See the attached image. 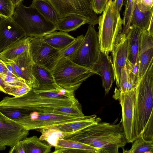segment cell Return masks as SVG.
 Wrapping results in <instances>:
<instances>
[{
	"mask_svg": "<svg viewBox=\"0 0 153 153\" xmlns=\"http://www.w3.org/2000/svg\"><path fill=\"white\" fill-rule=\"evenodd\" d=\"M153 38L149 35L147 30L142 31L140 37L137 58L139 82L153 61Z\"/></svg>",
	"mask_w": 153,
	"mask_h": 153,
	"instance_id": "obj_14",
	"label": "cell"
},
{
	"mask_svg": "<svg viewBox=\"0 0 153 153\" xmlns=\"http://www.w3.org/2000/svg\"><path fill=\"white\" fill-rule=\"evenodd\" d=\"M153 17L150 21L148 29L147 30L149 35L151 37H153Z\"/></svg>",
	"mask_w": 153,
	"mask_h": 153,
	"instance_id": "obj_42",
	"label": "cell"
},
{
	"mask_svg": "<svg viewBox=\"0 0 153 153\" xmlns=\"http://www.w3.org/2000/svg\"><path fill=\"white\" fill-rule=\"evenodd\" d=\"M32 72L39 83V86L36 90L50 91L62 88L56 84L51 71L48 69L34 63Z\"/></svg>",
	"mask_w": 153,
	"mask_h": 153,
	"instance_id": "obj_19",
	"label": "cell"
},
{
	"mask_svg": "<svg viewBox=\"0 0 153 153\" xmlns=\"http://www.w3.org/2000/svg\"><path fill=\"white\" fill-rule=\"evenodd\" d=\"M153 62L135 89L134 117L137 137L141 134L147 141H153Z\"/></svg>",
	"mask_w": 153,
	"mask_h": 153,
	"instance_id": "obj_3",
	"label": "cell"
},
{
	"mask_svg": "<svg viewBox=\"0 0 153 153\" xmlns=\"http://www.w3.org/2000/svg\"><path fill=\"white\" fill-rule=\"evenodd\" d=\"M64 139L78 141L97 149L98 153H118L127 143L121 122L116 124L99 121Z\"/></svg>",
	"mask_w": 153,
	"mask_h": 153,
	"instance_id": "obj_2",
	"label": "cell"
},
{
	"mask_svg": "<svg viewBox=\"0 0 153 153\" xmlns=\"http://www.w3.org/2000/svg\"><path fill=\"white\" fill-rule=\"evenodd\" d=\"M125 9L123 13V28L121 33L127 35L131 25V19L134 9L135 0H126Z\"/></svg>",
	"mask_w": 153,
	"mask_h": 153,
	"instance_id": "obj_31",
	"label": "cell"
},
{
	"mask_svg": "<svg viewBox=\"0 0 153 153\" xmlns=\"http://www.w3.org/2000/svg\"><path fill=\"white\" fill-rule=\"evenodd\" d=\"M53 153H98L96 148L78 141L59 139Z\"/></svg>",
	"mask_w": 153,
	"mask_h": 153,
	"instance_id": "obj_20",
	"label": "cell"
},
{
	"mask_svg": "<svg viewBox=\"0 0 153 153\" xmlns=\"http://www.w3.org/2000/svg\"><path fill=\"white\" fill-rule=\"evenodd\" d=\"M100 51L98 33L94 26L89 25L79 47L68 58L76 64L91 70L98 59Z\"/></svg>",
	"mask_w": 153,
	"mask_h": 153,
	"instance_id": "obj_7",
	"label": "cell"
},
{
	"mask_svg": "<svg viewBox=\"0 0 153 153\" xmlns=\"http://www.w3.org/2000/svg\"><path fill=\"white\" fill-rule=\"evenodd\" d=\"M41 135L39 140L46 142L52 146L55 147L59 139H64L71 132H65L59 129L51 128L39 129Z\"/></svg>",
	"mask_w": 153,
	"mask_h": 153,
	"instance_id": "obj_28",
	"label": "cell"
},
{
	"mask_svg": "<svg viewBox=\"0 0 153 153\" xmlns=\"http://www.w3.org/2000/svg\"><path fill=\"white\" fill-rule=\"evenodd\" d=\"M29 131L0 111V150L14 146L27 137Z\"/></svg>",
	"mask_w": 153,
	"mask_h": 153,
	"instance_id": "obj_12",
	"label": "cell"
},
{
	"mask_svg": "<svg viewBox=\"0 0 153 153\" xmlns=\"http://www.w3.org/2000/svg\"><path fill=\"white\" fill-rule=\"evenodd\" d=\"M100 121L101 119L100 118L96 117L67 123L50 128L59 129L65 132H74L82 130L91 125Z\"/></svg>",
	"mask_w": 153,
	"mask_h": 153,
	"instance_id": "obj_29",
	"label": "cell"
},
{
	"mask_svg": "<svg viewBox=\"0 0 153 153\" xmlns=\"http://www.w3.org/2000/svg\"><path fill=\"white\" fill-rule=\"evenodd\" d=\"M4 62L6 65V66L7 70L12 73L17 77L20 78L17 74H16V72H15L13 67L12 66L11 64L9 62Z\"/></svg>",
	"mask_w": 153,
	"mask_h": 153,
	"instance_id": "obj_41",
	"label": "cell"
},
{
	"mask_svg": "<svg viewBox=\"0 0 153 153\" xmlns=\"http://www.w3.org/2000/svg\"><path fill=\"white\" fill-rule=\"evenodd\" d=\"M57 12L59 18L71 14L79 15L89 25L98 24V19L93 10L90 0H48Z\"/></svg>",
	"mask_w": 153,
	"mask_h": 153,
	"instance_id": "obj_10",
	"label": "cell"
},
{
	"mask_svg": "<svg viewBox=\"0 0 153 153\" xmlns=\"http://www.w3.org/2000/svg\"><path fill=\"white\" fill-rule=\"evenodd\" d=\"M12 19L31 38L41 37L56 30V25L35 7L22 3L15 7Z\"/></svg>",
	"mask_w": 153,
	"mask_h": 153,
	"instance_id": "obj_4",
	"label": "cell"
},
{
	"mask_svg": "<svg viewBox=\"0 0 153 153\" xmlns=\"http://www.w3.org/2000/svg\"><path fill=\"white\" fill-rule=\"evenodd\" d=\"M53 113L67 116L81 117L84 116L81 105L79 103L71 106L58 107L54 109Z\"/></svg>",
	"mask_w": 153,
	"mask_h": 153,
	"instance_id": "obj_32",
	"label": "cell"
},
{
	"mask_svg": "<svg viewBox=\"0 0 153 153\" xmlns=\"http://www.w3.org/2000/svg\"><path fill=\"white\" fill-rule=\"evenodd\" d=\"M125 0H114L113 1L114 7L117 12L120 13L122 7L123 5V1Z\"/></svg>",
	"mask_w": 153,
	"mask_h": 153,
	"instance_id": "obj_40",
	"label": "cell"
},
{
	"mask_svg": "<svg viewBox=\"0 0 153 153\" xmlns=\"http://www.w3.org/2000/svg\"><path fill=\"white\" fill-rule=\"evenodd\" d=\"M10 153H25V150L21 141L19 142L14 146L11 147Z\"/></svg>",
	"mask_w": 153,
	"mask_h": 153,
	"instance_id": "obj_39",
	"label": "cell"
},
{
	"mask_svg": "<svg viewBox=\"0 0 153 153\" xmlns=\"http://www.w3.org/2000/svg\"><path fill=\"white\" fill-rule=\"evenodd\" d=\"M84 36L81 35L75 38V40L66 47L60 51V57L69 58L77 50L83 40Z\"/></svg>",
	"mask_w": 153,
	"mask_h": 153,
	"instance_id": "obj_35",
	"label": "cell"
},
{
	"mask_svg": "<svg viewBox=\"0 0 153 153\" xmlns=\"http://www.w3.org/2000/svg\"><path fill=\"white\" fill-rule=\"evenodd\" d=\"M9 62L19 77L24 80L30 88L36 89L38 88V82L33 74L32 67L34 62L29 48Z\"/></svg>",
	"mask_w": 153,
	"mask_h": 153,
	"instance_id": "obj_13",
	"label": "cell"
},
{
	"mask_svg": "<svg viewBox=\"0 0 153 153\" xmlns=\"http://www.w3.org/2000/svg\"><path fill=\"white\" fill-rule=\"evenodd\" d=\"M0 91L7 94V88L0 76Z\"/></svg>",
	"mask_w": 153,
	"mask_h": 153,
	"instance_id": "obj_44",
	"label": "cell"
},
{
	"mask_svg": "<svg viewBox=\"0 0 153 153\" xmlns=\"http://www.w3.org/2000/svg\"><path fill=\"white\" fill-rule=\"evenodd\" d=\"M26 36L24 31L12 18H0V53L11 44Z\"/></svg>",
	"mask_w": 153,
	"mask_h": 153,
	"instance_id": "obj_16",
	"label": "cell"
},
{
	"mask_svg": "<svg viewBox=\"0 0 153 153\" xmlns=\"http://www.w3.org/2000/svg\"><path fill=\"white\" fill-rule=\"evenodd\" d=\"M135 2L141 11H148L153 8V0H135Z\"/></svg>",
	"mask_w": 153,
	"mask_h": 153,
	"instance_id": "obj_37",
	"label": "cell"
},
{
	"mask_svg": "<svg viewBox=\"0 0 153 153\" xmlns=\"http://www.w3.org/2000/svg\"><path fill=\"white\" fill-rule=\"evenodd\" d=\"M76 98L54 99L31 89L18 97H6L0 101V111L19 124L33 112L53 113L58 107L71 106L79 103Z\"/></svg>",
	"mask_w": 153,
	"mask_h": 153,
	"instance_id": "obj_1",
	"label": "cell"
},
{
	"mask_svg": "<svg viewBox=\"0 0 153 153\" xmlns=\"http://www.w3.org/2000/svg\"><path fill=\"white\" fill-rule=\"evenodd\" d=\"M142 31L138 27L130 25L127 34L128 41V53L126 65L134 74L138 76V66L137 58L140 37Z\"/></svg>",
	"mask_w": 153,
	"mask_h": 153,
	"instance_id": "obj_18",
	"label": "cell"
},
{
	"mask_svg": "<svg viewBox=\"0 0 153 153\" xmlns=\"http://www.w3.org/2000/svg\"><path fill=\"white\" fill-rule=\"evenodd\" d=\"M29 52L34 62L51 71L60 58V51L41 37L30 38Z\"/></svg>",
	"mask_w": 153,
	"mask_h": 153,
	"instance_id": "obj_11",
	"label": "cell"
},
{
	"mask_svg": "<svg viewBox=\"0 0 153 153\" xmlns=\"http://www.w3.org/2000/svg\"><path fill=\"white\" fill-rule=\"evenodd\" d=\"M108 0V1H109L110 0Z\"/></svg>",
	"mask_w": 153,
	"mask_h": 153,
	"instance_id": "obj_46",
	"label": "cell"
},
{
	"mask_svg": "<svg viewBox=\"0 0 153 153\" xmlns=\"http://www.w3.org/2000/svg\"><path fill=\"white\" fill-rule=\"evenodd\" d=\"M25 153H48L52 146L42 142L36 136L25 138L21 140Z\"/></svg>",
	"mask_w": 153,
	"mask_h": 153,
	"instance_id": "obj_24",
	"label": "cell"
},
{
	"mask_svg": "<svg viewBox=\"0 0 153 153\" xmlns=\"http://www.w3.org/2000/svg\"><path fill=\"white\" fill-rule=\"evenodd\" d=\"M30 5L36 8L48 20L56 24L60 19L52 5L48 0H33Z\"/></svg>",
	"mask_w": 153,
	"mask_h": 153,
	"instance_id": "obj_27",
	"label": "cell"
},
{
	"mask_svg": "<svg viewBox=\"0 0 153 153\" xmlns=\"http://www.w3.org/2000/svg\"><path fill=\"white\" fill-rule=\"evenodd\" d=\"M30 37L26 36L11 44L0 53V59L10 62L29 48Z\"/></svg>",
	"mask_w": 153,
	"mask_h": 153,
	"instance_id": "obj_21",
	"label": "cell"
},
{
	"mask_svg": "<svg viewBox=\"0 0 153 153\" xmlns=\"http://www.w3.org/2000/svg\"><path fill=\"white\" fill-rule=\"evenodd\" d=\"M15 7L21 4L23 0H11Z\"/></svg>",
	"mask_w": 153,
	"mask_h": 153,
	"instance_id": "obj_45",
	"label": "cell"
},
{
	"mask_svg": "<svg viewBox=\"0 0 153 153\" xmlns=\"http://www.w3.org/2000/svg\"><path fill=\"white\" fill-rule=\"evenodd\" d=\"M51 71L58 86L74 91L84 81L95 74L91 70L77 64L69 58L64 57L59 58Z\"/></svg>",
	"mask_w": 153,
	"mask_h": 153,
	"instance_id": "obj_5",
	"label": "cell"
},
{
	"mask_svg": "<svg viewBox=\"0 0 153 153\" xmlns=\"http://www.w3.org/2000/svg\"><path fill=\"white\" fill-rule=\"evenodd\" d=\"M46 43L59 51L72 42L75 38L66 32L54 31L42 37Z\"/></svg>",
	"mask_w": 153,
	"mask_h": 153,
	"instance_id": "obj_22",
	"label": "cell"
},
{
	"mask_svg": "<svg viewBox=\"0 0 153 153\" xmlns=\"http://www.w3.org/2000/svg\"><path fill=\"white\" fill-rule=\"evenodd\" d=\"M7 70L4 62L0 59V73H4Z\"/></svg>",
	"mask_w": 153,
	"mask_h": 153,
	"instance_id": "obj_43",
	"label": "cell"
},
{
	"mask_svg": "<svg viewBox=\"0 0 153 153\" xmlns=\"http://www.w3.org/2000/svg\"><path fill=\"white\" fill-rule=\"evenodd\" d=\"M91 71L101 77L105 94H107L115 80L114 66L111 57L100 51L98 59Z\"/></svg>",
	"mask_w": 153,
	"mask_h": 153,
	"instance_id": "obj_15",
	"label": "cell"
},
{
	"mask_svg": "<svg viewBox=\"0 0 153 153\" xmlns=\"http://www.w3.org/2000/svg\"><path fill=\"white\" fill-rule=\"evenodd\" d=\"M15 7L11 0H0V18L12 19Z\"/></svg>",
	"mask_w": 153,
	"mask_h": 153,
	"instance_id": "obj_34",
	"label": "cell"
},
{
	"mask_svg": "<svg viewBox=\"0 0 153 153\" xmlns=\"http://www.w3.org/2000/svg\"><path fill=\"white\" fill-rule=\"evenodd\" d=\"M153 15V8L148 11H141L137 7L135 1L131 24L139 28L142 31L147 30Z\"/></svg>",
	"mask_w": 153,
	"mask_h": 153,
	"instance_id": "obj_25",
	"label": "cell"
},
{
	"mask_svg": "<svg viewBox=\"0 0 153 153\" xmlns=\"http://www.w3.org/2000/svg\"><path fill=\"white\" fill-rule=\"evenodd\" d=\"M98 24L100 51L108 54L113 50L117 35L122 31L123 25V20L111 0L108 1L102 14L99 17Z\"/></svg>",
	"mask_w": 153,
	"mask_h": 153,
	"instance_id": "obj_6",
	"label": "cell"
},
{
	"mask_svg": "<svg viewBox=\"0 0 153 153\" xmlns=\"http://www.w3.org/2000/svg\"><path fill=\"white\" fill-rule=\"evenodd\" d=\"M88 24L84 17L76 14H71L60 18L56 24V30L69 32L76 30L82 25Z\"/></svg>",
	"mask_w": 153,
	"mask_h": 153,
	"instance_id": "obj_23",
	"label": "cell"
},
{
	"mask_svg": "<svg viewBox=\"0 0 153 153\" xmlns=\"http://www.w3.org/2000/svg\"><path fill=\"white\" fill-rule=\"evenodd\" d=\"M95 114L81 117L59 115L53 113L33 112L20 124L28 130H39L75 121L96 118Z\"/></svg>",
	"mask_w": 153,
	"mask_h": 153,
	"instance_id": "obj_9",
	"label": "cell"
},
{
	"mask_svg": "<svg viewBox=\"0 0 153 153\" xmlns=\"http://www.w3.org/2000/svg\"><path fill=\"white\" fill-rule=\"evenodd\" d=\"M114 69L115 80L119 87L122 69L126 63L128 53V41L126 36L116 39L111 51Z\"/></svg>",
	"mask_w": 153,
	"mask_h": 153,
	"instance_id": "obj_17",
	"label": "cell"
},
{
	"mask_svg": "<svg viewBox=\"0 0 153 153\" xmlns=\"http://www.w3.org/2000/svg\"><path fill=\"white\" fill-rule=\"evenodd\" d=\"M135 89L123 92L115 88L113 97L118 100L122 108L121 120L127 143H132L137 137L134 117Z\"/></svg>",
	"mask_w": 153,
	"mask_h": 153,
	"instance_id": "obj_8",
	"label": "cell"
},
{
	"mask_svg": "<svg viewBox=\"0 0 153 153\" xmlns=\"http://www.w3.org/2000/svg\"><path fill=\"white\" fill-rule=\"evenodd\" d=\"M31 89L26 83H25L22 87L12 89L9 94L15 97H18L26 94Z\"/></svg>",
	"mask_w": 153,
	"mask_h": 153,
	"instance_id": "obj_38",
	"label": "cell"
},
{
	"mask_svg": "<svg viewBox=\"0 0 153 153\" xmlns=\"http://www.w3.org/2000/svg\"><path fill=\"white\" fill-rule=\"evenodd\" d=\"M92 9L96 14L101 13L105 9L108 0H90Z\"/></svg>",
	"mask_w": 153,
	"mask_h": 153,
	"instance_id": "obj_36",
	"label": "cell"
},
{
	"mask_svg": "<svg viewBox=\"0 0 153 153\" xmlns=\"http://www.w3.org/2000/svg\"><path fill=\"white\" fill-rule=\"evenodd\" d=\"M0 76L7 88V94H8L12 89L22 87L26 83L24 80L21 78L4 73H0Z\"/></svg>",
	"mask_w": 153,
	"mask_h": 153,
	"instance_id": "obj_33",
	"label": "cell"
},
{
	"mask_svg": "<svg viewBox=\"0 0 153 153\" xmlns=\"http://www.w3.org/2000/svg\"><path fill=\"white\" fill-rule=\"evenodd\" d=\"M138 82V76L131 71L126 64L122 71L118 88L124 92L134 90Z\"/></svg>",
	"mask_w": 153,
	"mask_h": 153,
	"instance_id": "obj_26",
	"label": "cell"
},
{
	"mask_svg": "<svg viewBox=\"0 0 153 153\" xmlns=\"http://www.w3.org/2000/svg\"><path fill=\"white\" fill-rule=\"evenodd\" d=\"M133 142L131 147L129 150H125L124 148H123V153H153V141H145L143 138L141 134L138 136Z\"/></svg>",
	"mask_w": 153,
	"mask_h": 153,
	"instance_id": "obj_30",
	"label": "cell"
}]
</instances>
